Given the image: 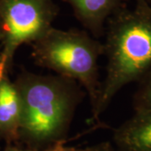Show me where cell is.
<instances>
[{"label":"cell","instance_id":"obj_3","mask_svg":"<svg viewBox=\"0 0 151 151\" xmlns=\"http://www.w3.org/2000/svg\"><path fill=\"white\" fill-rule=\"evenodd\" d=\"M32 44L33 56L38 65L83 86L90 97L92 108L101 87L98 59L104 46L84 31L54 27Z\"/></svg>","mask_w":151,"mask_h":151},{"label":"cell","instance_id":"obj_1","mask_svg":"<svg viewBox=\"0 0 151 151\" xmlns=\"http://www.w3.org/2000/svg\"><path fill=\"white\" fill-rule=\"evenodd\" d=\"M14 86L20 101L19 139L27 148L44 150L65 140L82 97L80 85L60 75L24 73Z\"/></svg>","mask_w":151,"mask_h":151},{"label":"cell","instance_id":"obj_8","mask_svg":"<svg viewBox=\"0 0 151 151\" xmlns=\"http://www.w3.org/2000/svg\"><path fill=\"white\" fill-rule=\"evenodd\" d=\"M139 82L134 97V110L151 109V68Z\"/></svg>","mask_w":151,"mask_h":151},{"label":"cell","instance_id":"obj_7","mask_svg":"<svg viewBox=\"0 0 151 151\" xmlns=\"http://www.w3.org/2000/svg\"><path fill=\"white\" fill-rule=\"evenodd\" d=\"M81 24L94 35L103 31V24L108 17L115 14L122 0H65Z\"/></svg>","mask_w":151,"mask_h":151},{"label":"cell","instance_id":"obj_9","mask_svg":"<svg viewBox=\"0 0 151 151\" xmlns=\"http://www.w3.org/2000/svg\"><path fill=\"white\" fill-rule=\"evenodd\" d=\"M81 151H119L115 145L111 144L110 142H103L100 144H97L92 146L86 147L81 150Z\"/></svg>","mask_w":151,"mask_h":151},{"label":"cell","instance_id":"obj_2","mask_svg":"<svg viewBox=\"0 0 151 151\" xmlns=\"http://www.w3.org/2000/svg\"><path fill=\"white\" fill-rule=\"evenodd\" d=\"M104 50L108 58L107 75L92 108L96 120L124 86L140 81L150 70V6L116 13L109 24Z\"/></svg>","mask_w":151,"mask_h":151},{"label":"cell","instance_id":"obj_4","mask_svg":"<svg viewBox=\"0 0 151 151\" xmlns=\"http://www.w3.org/2000/svg\"><path fill=\"white\" fill-rule=\"evenodd\" d=\"M57 7L52 0H1L3 50L0 79L6 76L14 55L23 44L33 43L52 27Z\"/></svg>","mask_w":151,"mask_h":151},{"label":"cell","instance_id":"obj_12","mask_svg":"<svg viewBox=\"0 0 151 151\" xmlns=\"http://www.w3.org/2000/svg\"><path fill=\"white\" fill-rule=\"evenodd\" d=\"M137 1V6H148L150 5L146 0H136Z\"/></svg>","mask_w":151,"mask_h":151},{"label":"cell","instance_id":"obj_11","mask_svg":"<svg viewBox=\"0 0 151 151\" xmlns=\"http://www.w3.org/2000/svg\"><path fill=\"white\" fill-rule=\"evenodd\" d=\"M4 151H44V150H33L30 148H26V149H21L19 147H14V146L9 145Z\"/></svg>","mask_w":151,"mask_h":151},{"label":"cell","instance_id":"obj_5","mask_svg":"<svg viewBox=\"0 0 151 151\" xmlns=\"http://www.w3.org/2000/svg\"><path fill=\"white\" fill-rule=\"evenodd\" d=\"M113 143L119 151H151V109L135 110L114 130Z\"/></svg>","mask_w":151,"mask_h":151},{"label":"cell","instance_id":"obj_6","mask_svg":"<svg viewBox=\"0 0 151 151\" xmlns=\"http://www.w3.org/2000/svg\"><path fill=\"white\" fill-rule=\"evenodd\" d=\"M20 101L14 84L0 79V136L10 144L19 139Z\"/></svg>","mask_w":151,"mask_h":151},{"label":"cell","instance_id":"obj_10","mask_svg":"<svg viewBox=\"0 0 151 151\" xmlns=\"http://www.w3.org/2000/svg\"><path fill=\"white\" fill-rule=\"evenodd\" d=\"M65 140L57 142L47 149L44 150V151H81V149H77L75 147H69L65 145Z\"/></svg>","mask_w":151,"mask_h":151}]
</instances>
